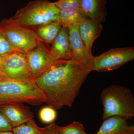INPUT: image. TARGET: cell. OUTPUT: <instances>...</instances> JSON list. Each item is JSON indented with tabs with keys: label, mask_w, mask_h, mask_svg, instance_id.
I'll return each instance as SVG.
<instances>
[{
	"label": "cell",
	"mask_w": 134,
	"mask_h": 134,
	"mask_svg": "<svg viewBox=\"0 0 134 134\" xmlns=\"http://www.w3.org/2000/svg\"><path fill=\"white\" fill-rule=\"evenodd\" d=\"M0 110L13 127L33 119L34 114L23 103H15L0 106Z\"/></svg>",
	"instance_id": "10"
},
{
	"label": "cell",
	"mask_w": 134,
	"mask_h": 134,
	"mask_svg": "<svg viewBox=\"0 0 134 134\" xmlns=\"http://www.w3.org/2000/svg\"><path fill=\"white\" fill-rule=\"evenodd\" d=\"M0 63H1V58H0Z\"/></svg>",
	"instance_id": "26"
},
{
	"label": "cell",
	"mask_w": 134,
	"mask_h": 134,
	"mask_svg": "<svg viewBox=\"0 0 134 134\" xmlns=\"http://www.w3.org/2000/svg\"><path fill=\"white\" fill-rule=\"evenodd\" d=\"M46 101L35 81L24 82L8 78L0 81V106L19 103L38 105Z\"/></svg>",
	"instance_id": "3"
},
{
	"label": "cell",
	"mask_w": 134,
	"mask_h": 134,
	"mask_svg": "<svg viewBox=\"0 0 134 134\" xmlns=\"http://www.w3.org/2000/svg\"><path fill=\"white\" fill-rule=\"evenodd\" d=\"M54 3L60 10L81 9V0H59Z\"/></svg>",
	"instance_id": "20"
},
{
	"label": "cell",
	"mask_w": 134,
	"mask_h": 134,
	"mask_svg": "<svg viewBox=\"0 0 134 134\" xmlns=\"http://www.w3.org/2000/svg\"><path fill=\"white\" fill-rule=\"evenodd\" d=\"M50 50L55 59H71V47L68 28L62 26L52 43Z\"/></svg>",
	"instance_id": "12"
},
{
	"label": "cell",
	"mask_w": 134,
	"mask_h": 134,
	"mask_svg": "<svg viewBox=\"0 0 134 134\" xmlns=\"http://www.w3.org/2000/svg\"><path fill=\"white\" fill-rule=\"evenodd\" d=\"M86 16L81 9L63 10L60 11L57 21L62 26L69 28L73 25H78Z\"/></svg>",
	"instance_id": "16"
},
{
	"label": "cell",
	"mask_w": 134,
	"mask_h": 134,
	"mask_svg": "<svg viewBox=\"0 0 134 134\" xmlns=\"http://www.w3.org/2000/svg\"><path fill=\"white\" fill-rule=\"evenodd\" d=\"M68 28L71 47V60L90 69L94 56L92 52L86 48L79 34L78 25H73Z\"/></svg>",
	"instance_id": "9"
},
{
	"label": "cell",
	"mask_w": 134,
	"mask_h": 134,
	"mask_svg": "<svg viewBox=\"0 0 134 134\" xmlns=\"http://www.w3.org/2000/svg\"><path fill=\"white\" fill-rule=\"evenodd\" d=\"M39 117L41 121L44 123H52L57 117L56 110L50 107H46L40 110Z\"/></svg>",
	"instance_id": "19"
},
{
	"label": "cell",
	"mask_w": 134,
	"mask_h": 134,
	"mask_svg": "<svg viewBox=\"0 0 134 134\" xmlns=\"http://www.w3.org/2000/svg\"><path fill=\"white\" fill-rule=\"evenodd\" d=\"M90 72L73 60H59L35 82L45 95L48 106L60 110L72 107Z\"/></svg>",
	"instance_id": "1"
},
{
	"label": "cell",
	"mask_w": 134,
	"mask_h": 134,
	"mask_svg": "<svg viewBox=\"0 0 134 134\" xmlns=\"http://www.w3.org/2000/svg\"><path fill=\"white\" fill-rule=\"evenodd\" d=\"M93 134H134V127L129 125L124 118L112 116L104 120L98 131Z\"/></svg>",
	"instance_id": "13"
},
{
	"label": "cell",
	"mask_w": 134,
	"mask_h": 134,
	"mask_svg": "<svg viewBox=\"0 0 134 134\" xmlns=\"http://www.w3.org/2000/svg\"><path fill=\"white\" fill-rule=\"evenodd\" d=\"M0 134H15L12 131H3L0 132Z\"/></svg>",
	"instance_id": "24"
},
{
	"label": "cell",
	"mask_w": 134,
	"mask_h": 134,
	"mask_svg": "<svg viewBox=\"0 0 134 134\" xmlns=\"http://www.w3.org/2000/svg\"><path fill=\"white\" fill-rule=\"evenodd\" d=\"M0 72L8 79L29 82L32 79L25 53L13 51L0 56Z\"/></svg>",
	"instance_id": "6"
},
{
	"label": "cell",
	"mask_w": 134,
	"mask_h": 134,
	"mask_svg": "<svg viewBox=\"0 0 134 134\" xmlns=\"http://www.w3.org/2000/svg\"><path fill=\"white\" fill-rule=\"evenodd\" d=\"M56 126L57 125L54 122L50 123L48 126L45 127L43 134H58Z\"/></svg>",
	"instance_id": "23"
},
{
	"label": "cell",
	"mask_w": 134,
	"mask_h": 134,
	"mask_svg": "<svg viewBox=\"0 0 134 134\" xmlns=\"http://www.w3.org/2000/svg\"><path fill=\"white\" fill-rule=\"evenodd\" d=\"M13 127L0 110V132L12 131Z\"/></svg>",
	"instance_id": "22"
},
{
	"label": "cell",
	"mask_w": 134,
	"mask_h": 134,
	"mask_svg": "<svg viewBox=\"0 0 134 134\" xmlns=\"http://www.w3.org/2000/svg\"><path fill=\"white\" fill-rule=\"evenodd\" d=\"M80 36L86 48L92 52L94 41L100 36L103 30L102 23L85 17L78 25Z\"/></svg>",
	"instance_id": "11"
},
{
	"label": "cell",
	"mask_w": 134,
	"mask_h": 134,
	"mask_svg": "<svg viewBox=\"0 0 134 134\" xmlns=\"http://www.w3.org/2000/svg\"><path fill=\"white\" fill-rule=\"evenodd\" d=\"M62 27V26L59 22L54 21L32 28L34 30L40 41L49 44L52 43Z\"/></svg>",
	"instance_id": "15"
},
{
	"label": "cell",
	"mask_w": 134,
	"mask_h": 134,
	"mask_svg": "<svg viewBox=\"0 0 134 134\" xmlns=\"http://www.w3.org/2000/svg\"><path fill=\"white\" fill-rule=\"evenodd\" d=\"M0 31L16 50L25 53L41 42L32 28L24 26L11 18L4 19L0 23Z\"/></svg>",
	"instance_id": "5"
},
{
	"label": "cell",
	"mask_w": 134,
	"mask_h": 134,
	"mask_svg": "<svg viewBox=\"0 0 134 134\" xmlns=\"http://www.w3.org/2000/svg\"><path fill=\"white\" fill-rule=\"evenodd\" d=\"M60 11L54 2L36 0L18 10L11 18L24 26L33 28L58 21Z\"/></svg>",
	"instance_id": "4"
},
{
	"label": "cell",
	"mask_w": 134,
	"mask_h": 134,
	"mask_svg": "<svg viewBox=\"0 0 134 134\" xmlns=\"http://www.w3.org/2000/svg\"><path fill=\"white\" fill-rule=\"evenodd\" d=\"M106 4V0H81V9L90 19L102 23L107 15Z\"/></svg>",
	"instance_id": "14"
},
{
	"label": "cell",
	"mask_w": 134,
	"mask_h": 134,
	"mask_svg": "<svg viewBox=\"0 0 134 134\" xmlns=\"http://www.w3.org/2000/svg\"><path fill=\"white\" fill-rule=\"evenodd\" d=\"M58 134H88L85 132V128L81 123L75 121L67 126H56Z\"/></svg>",
	"instance_id": "18"
},
{
	"label": "cell",
	"mask_w": 134,
	"mask_h": 134,
	"mask_svg": "<svg viewBox=\"0 0 134 134\" xmlns=\"http://www.w3.org/2000/svg\"><path fill=\"white\" fill-rule=\"evenodd\" d=\"M134 59V47L111 48L99 56H94L90 69L91 72L111 71Z\"/></svg>",
	"instance_id": "7"
},
{
	"label": "cell",
	"mask_w": 134,
	"mask_h": 134,
	"mask_svg": "<svg viewBox=\"0 0 134 134\" xmlns=\"http://www.w3.org/2000/svg\"><path fill=\"white\" fill-rule=\"evenodd\" d=\"M7 77L3 74L1 72H0V81H2V80L7 79Z\"/></svg>",
	"instance_id": "25"
},
{
	"label": "cell",
	"mask_w": 134,
	"mask_h": 134,
	"mask_svg": "<svg viewBox=\"0 0 134 134\" xmlns=\"http://www.w3.org/2000/svg\"><path fill=\"white\" fill-rule=\"evenodd\" d=\"M31 74L35 81L47 69L59 60L55 59L47 48L41 42L39 44L26 53Z\"/></svg>",
	"instance_id": "8"
},
{
	"label": "cell",
	"mask_w": 134,
	"mask_h": 134,
	"mask_svg": "<svg viewBox=\"0 0 134 134\" xmlns=\"http://www.w3.org/2000/svg\"><path fill=\"white\" fill-rule=\"evenodd\" d=\"M16 50L4 34L0 31V56Z\"/></svg>",
	"instance_id": "21"
},
{
	"label": "cell",
	"mask_w": 134,
	"mask_h": 134,
	"mask_svg": "<svg viewBox=\"0 0 134 134\" xmlns=\"http://www.w3.org/2000/svg\"><path fill=\"white\" fill-rule=\"evenodd\" d=\"M12 131L15 134H43L44 127H39L32 119L13 127Z\"/></svg>",
	"instance_id": "17"
},
{
	"label": "cell",
	"mask_w": 134,
	"mask_h": 134,
	"mask_svg": "<svg viewBox=\"0 0 134 134\" xmlns=\"http://www.w3.org/2000/svg\"><path fill=\"white\" fill-rule=\"evenodd\" d=\"M103 120L114 116L131 120L134 117V98L132 91L125 86L114 85L101 92Z\"/></svg>",
	"instance_id": "2"
}]
</instances>
